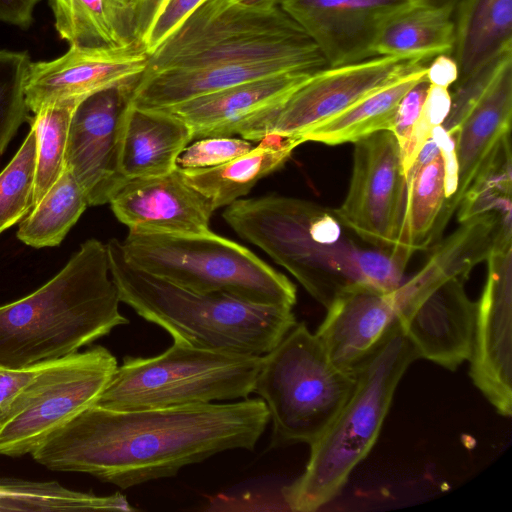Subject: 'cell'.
<instances>
[{
    "label": "cell",
    "mask_w": 512,
    "mask_h": 512,
    "mask_svg": "<svg viewBox=\"0 0 512 512\" xmlns=\"http://www.w3.org/2000/svg\"><path fill=\"white\" fill-rule=\"evenodd\" d=\"M109 204L129 230L148 232H208L215 211L209 199L186 182L178 166L168 174L127 179Z\"/></svg>",
    "instance_id": "obj_18"
},
{
    "label": "cell",
    "mask_w": 512,
    "mask_h": 512,
    "mask_svg": "<svg viewBox=\"0 0 512 512\" xmlns=\"http://www.w3.org/2000/svg\"><path fill=\"white\" fill-rule=\"evenodd\" d=\"M316 331L329 359L342 371L356 375L397 322L390 292L356 287L339 295Z\"/></svg>",
    "instance_id": "obj_20"
},
{
    "label": "cell",
    "mask_w": 512,
    "mask_h": 512,
    "mask_svg": "<svg viewBox=\"0 0 512 512\" xmlns=\"http://www.w3.org/2000/svg\"><path fill=\"white\" fill-rule=\"evenodd\" d=\"M270 421L262 399L141 410L91 405L30 454L40 465L127 489L217 453L253 450Z\"/></svg>",
    "instance_id": "obj_1"
},
{
    "label": "cell",
    "mask_w": 512,
    "mask_h": 512,
    "mask_svg": "<svg viewBox=\"0 0 512 512\" xmlns=\"http://www.w3.org/2000/svg\"><path fill=\"white\" fill-rule=\"evenodd\" d=\"M453 17L449 9L410 3L383 22L374 41V56L431 61L439 54H451Z\"/></svg>",
    "instance_id": "obj_27"
},
{
    "label": "cell",
    "mask_w": 512,
    "mask_h": 512,
    "mask_svg": "<svg viewBox=\"0 0 512 512\" xmlns=\"http://www.w3.org/2000/svg\"><path fill=\"white\" fill-rule=\"evenodd\" d=\"M417 354L398 321L356 372L349 399L312 444L303 474L282 489L288 509L316 511L343 488L353 469L375 444L395 390Z\"/></svg>",
    "instance_id": "obj_6"
},
{
    "label": "cell",
    "mask_w": 512,
    "mask_h": 512,
    "mask_svg": "<svg viewBox=\"0 0 512 512\" xmlns=\"http://www.w3.org/2000/svg\"><path fill=\"white\" fill-rule=\"evenodd\" d=\"M54 26L69 46H121L134 41L131 0H49Z\"/></svg>",
    "instance_id": "obj_28"
},
{
    "label": "cell",
    "mask_w": 512,
    "mask_h": 512,
    "mask_svg": "<svg viewBox=\"0 0 512 512\" xmlns=\"http://www.w3.org/2000/svg\"><path fill=\"white\" fill-rule=\"evenodd\" d=\"M458 67L450 54H439L427 65L426 78L429 84L449 88L458 79Z\"/></svg>",
    "instance_id": "obj_43"
},
{
    "label": "cell",
    "mask_w": 512,
    "mask_h": 512,
    "mask_svg": "<svg viewBox=\"0 0 512 512\" xmlns=\"http://www.w3.org/2000/svg\"><path fill=\"white\" fill-rule=\"evenodd\" d=\"M132 511L120 493L99 496L68 489L55 481L0 479V511Z\"/></svg>",
    "instance_id": "obj_30"
},
{
    "label": "cell",
    "mask_w": 512,
    "mask_h": 512,
    "mask_svg": "<svg viewBox=\"0 0 512 512\" xmlns=\"http://www.w3.org/2000/svg\"><path fill=\"white\" fill-rule=\"evenodd\" d=\"M148 57L139 41L121 46L70 45L55 59L31 63L25 88L27 107L36 113L53 102L80 103L98 91L139 78Z\"/></svg>",
    "instance_id": "obj_16"
},
{
    "label": "cell",
    "mask_w": 512,
    "mask_h": 512,
    "mask_svg": "<svg viewBox=\"0 0 512 512\" xmlns=\"http://www.w3.org/2000/svg\"><path fill=\"white\" fill-rule=\"evenodd\" d=\"M454 14L457 85L512 53V0H460Z\"/></svg>",
    "instance_id": "obj_24"
},
{
    "label": "cell",
    "mask_w": 512,
    "mask_h": 512,
    "mask_svg": "<svg viewBox=\"0 0 512 512\" xmlns=\"http://www.w3.org/2000/svg\"><path fill=\"white\" fill-rule=\"evenodd\" d=\"M206 0H164L139 39L152 54Z\"/></svg>",
    "instance_id": "obj_37"
},
{
    "label": "cell",
    "mask_w": 512,
    "mask_h": 512,
    "mask_svg": "<svg viewBox=\"0 0 512 512\" xmlns=\"http://www.w3.org/2000/svg\"><path fill=\"white\" fill-rule=\"evenodd\" d=\"M106 244L88 239L31 294L0 306V365L57 360L129 323L120 313Z\"/></svg>",
    "instance_id": "obj_4"
},
{
    "label": "cell",
    "mask_w": 512,
    "mask_h": 512,
    "mask_svg": "<svg viewBox=\"0 0 512 512\" xmlns=\"http://www.w3.org/2000/svg\"><path fill=\"white\" fill-rule=\"evenodd\" d=\"M222 217L325 308L356 287L390 292L402 283L406 262L360 246L334 210L315 202L278 194L240 198L226 206Z\"/></svg>",
    "instance_id": "obj_3"
},
{
    "label": "cell",
    "mask_w": 512,
    "mask_h": 512,
    "mask_svg": "<svg viewBox=\"0 0 512 512\" xmlns=\"http://www.w3.org/2000/svg\"><path fill=\"white\" fill-rule=\"evenodd\" d=\"M319 49L327 66L375 57L373 45L383 22L407 0H279Z\"/></svg>",
    "instance_id": "obj_17"
},
{
    "label": "cell",
    "mask_w": 512,
    "mask_h": 512,
    "mask_svg": "<svg viewBox=\"0 0 512 512\" xmlns=\"http://www.w3.org/2000/svg\"><path fill=\"white\" fill-rule=\"evenodd\" d=\"M50 362L45 361L20 368L0 365V422L16 396Z\"/></svg>",
    "instance_id": "obj_39"
},
{
    "label": "cell",
    "mask_w": 512,
    "mask_h": 512,
    "mask_svg": "<svg viewBox=\"0 0 512 512\" xmlns=\"http://www.w3.org/2000/svg\"><path fill=\"white\" fill-rule=\"evenodd\" d=\"M31 63L26 51L0 49V155L28 117L25 88Z\"/></svg>",
    "instance_id": "obj_35"
},
{
    "label": "cell",
    "mask_w": 512,
    "mask_h": 512,
    "mask_svg": "<svg viewBox=\"0 0 512 512\" xmlns=\"http://www.w3.org/2000/svg\"><path fill=\"white\" fill-rule=\"evenodd\" d=\"M327 66L276 0H206L152 54L131 104L164 109L237 84Z\"/></svg>",
    "instance_id": "obj_2"
},
{
    "label": "cell",
    "mask_w": 512,
    "mask_h": 512,
    "mask_svg": "<svg viewBox=\"0 0 512 512\" xmlns=\"http://www.w3.org/2000/svg\"><path fill=\"white\" fill-rule=\"evenodd\" d=\"M276 1L278 2L279 0H276Z\"/></svg>",
    "instance_id": "obj_46"
},
{
    "label": "cell",
    "mask_w": 512,
    "mask_h": 512,
    "mask_svg": "<svg viewBox=\"0 0 512 512\" xmlns=\"http://www.w3.org/2000/svg\"><path fill=\"white\" fill-rule=\"evenodd\" d=\"M512 118V53L497 64L490 79L467 110L455 135L458 186L446 201L441 233L481 167L502 138L510 133Z\"/></svg>",
    "instance_id": "obj_21"
},
{
    "label": "cell",
    "mask_w": 512,
    "mask_h": 512,
    "mask_svg": "<svg viewBox=\"0 0 512 512\" xmlns=\"http://www.w3.org/2000/svg\"><path fill=\"white\" fill-rule=\"evenodd\" d=\"M41 0H0V22L27 29L33 22L35 6Z\"/></svg>",
    "instance_id": "obj_42"
},
{
    "label": "cell",
    "mask_w": 512,
    "mask_h": 512,
    "mask_svg": "<svg viewBox=\"0 0 512 512\" xmlns=\"http://www.w3.org/2000/svg\"><path fill=\"white\" fill-rule=\"evenodd\" d=\"M411 4L423 5L455 11L460 0H407Z\"/></svg>",
    "instance_id": "obj_45"
},
{
    "label": "cell",
    "mask_w": 512,
    "mask_h": 512,
    "mask_svg": "<svg viewBox=\"0 0 512 512\" xmlns=\"http://www.w3.org/2000/svg\"><path fill=\"white\" fill-rule=\"evenodd\" d=\"M87 206L83 189L65 169L20 221L17 237L34 248L58 246Z\"/></svg>",
    "instance_id": "obj_31"
},
{
    "label": "cell",
    "mask_w": 512,
    "mask_h": 512,
    "mask_svg": "<svg viewBox=\"0 0 512 512\" xmlns=\"http://www.w3.org/2000/svg\"><path fill=\"white\" fill-rule=\"evenodd\" d=\"M399 232L393 254L408 263L411 256L441 235L439 224L447 200L441 154L425 164L413 162L406 175Z\"/></svg>",
    "instance_id": "obj_26"
},
{
    "label": "cell",
    "mask_w": 512,
    "mask_h": 512,
    "mask_svg": "<svg viewBox=\"0 0 512 512\" xmlns=\"http://www.w3.org/2000/svg\"><path fill=\"white\" fill-rule=\"evenodd\" d=\"M451 107V92L448 88L429 84L418 122L433 130L443 125Z\"/></svg>",
    "instance_id": "obj_40"
},
{
    "label": "cell",
    "mask_w": 512,
    "mask_h": 512,
    "mask_svg": "<svg viewBox=\"0 0 512 512\" xmlns=\"http://www.w3.org/2000/svg\"><path fill=\"white\" fill-rule=\"evenodd\" d=\"M36 172V133L30 130L9 164L0 173V234L20 222L32 209Z\"/></svg>",
    "instance_id": "obj_34"
},
{
    "label": "cell",
    "mask_w": 512,
    "mask_h": 512,
    "mask_svg": "<svg viewBox=\"0 0 512 512\" xmlns=\"http://www.w3.org/2000/svg\"><path fill=\"white\" fill-rule=\"evenodd\" d=\"M138 35H142L164 0H131Z\"/></svg>",
    "instance_id": "obj_44"
},
{
    "label": "cell",
    "mask_w": 512,
    "mask_h": 512,
    "mask_svg": "<svg viewBox=\"0 0 512 512\" xmlns=\"http://www.w3.org/2000/svg\"><path fill=\"white\" fill-rule=\"evenodd\" d=\"M459 223L436 246L422 268L393 290L401 312L451 279L465 281L477 264L486 261L499 245L512 240L511 215L486 212Z\"/></svg>",
    "instance_id": "obj_22"
},
{
    "label": "cell",
    "mask_w": 512,
    "mask_h": 512,
    "mask_svg": "<svg viewBox=\"0 0 512 512\" xmlns=\"http://www.w3.org/2000/svg\"><path fill=\"white\" fill-rule=\"evenodd\" d=\"M137 80L86 97L72 115L65 169L83 189L89 206L109 203L127 180L120 169V154L126 112Z\"/></svg>",
    "instance_id": "obj_12"
},
{
    "label": "cell",
    "mask_w": 512,
    "mask_h": 512,
    "mask_svg": "<svg viewBox=\"0 0 512 512\" xmlns=\"http://www.w3.org/2000/svg\"><path fill=\"white\" fill-rule=\"evenodd\" d=\"M78 104L73 101L53 102L42 106L34 113L35 116L31 120L36 133L33 207L65 170L68 131Z\"/></svg>",
    "instance_id": "obj_32"
},
{
    "label": "cell",
    "mask_w": 512,
    "mask_h": 512,
    "mask_svg": "<svg viewBox=\"0 0 512 512\" xmlns=\"http://www.w3.org/2000/svg\"><path fill=\"white\" fill-rule=\"evenodd\" d=\"M430 61L376 56L325 67L299 87L272 121L267 134L301 137L319 123Z\"/></svg>",
    "instance_id": "obj_13"
},
{
    "label": "cell",
    "mask_w": 512,
    "mask_h": 512,
    "mask_svg": "<svg viewBox=\"0 0 512 512\" xmlns=\"http://www.w3.org/2000/svg\"><path fill=\"white\" fill-rule=\"evenodd\" d=\"M192 140L190 128L179 118L164 110L130 104L122 136L121 172L126 179L168 174Z\"/></svg>",
    "instance_id": "obj_23"
},
{
    "label": "cell",
    "mask_w": 512,
    "mask_h": 512,
    "mask_svg": "<svg viewBox=\"0 0 512 512\" xmlns=\"http://www.w3.org/2000/svg\"><path fill=\"white\" fill-rule=\"evenodd\" d=\"M117 366L115 356L102 346L51 361L21 390L0 422V454H30L96 402Z\"/></svg>",
    "instance_id": "obj_10"
},
{
    "label": "cell",
    "mask_w": 512,
    "mask_h": 512,
    "mask_svg": "<svg viewBox=\"0 0 512 512\" xmlns=\"http://www.w3.org/2000/svg\"><path fill=\"white\" fill-rule=\"evenodd\" d=\"M428 86L427 78L422 80L406 93L398 105L391 132L396 137L400 151L406 145L420 116Z\"/></svg>",
    "instance_id": "obj_38"
},
{
    "label": "cell",
    "mask_w": 512,
    "mask_h": 512,
    "mask_svg": "<svg viewBox=\"0 0 512 512\" xmlns=\"http://www.w3.org/2000/svg\"><path fill=\"white\" fill-rule=\"evenodd\" d=\"M261 362L258 355L174 342L154 357H125L94 404L141 410L245 399L253 393Z\"/></svg>",
    "instance_id": "obj_9"
},
{
    "label": "cell",
    "mask_w": 512,
    "mask_h": 512,
    "mask_svg": "<svg viewBox=\"0 0 512 512\" xmlns=\"http://www.w3.org/2000/svg\"><path fill=\"white\" fill-rule=\"evenodd\" d=\"M406 187L394 134L383 130L354 142L353 168L343 203L334 212L372 247L392 253L399 232Z\"/></svg>",
    "instance_id": "obj_11"
},
{
    "label": "cell",
    "mask_w": 512,
    "mask_h": 512,
    "mask_svg": "<svg viewBox=\"0 0 512 512\" xmlns=\"http://www.w3.org/2000/svg\"><path fill=\"white\" fill-rule=\"evenodd\" d=\"M431 138L439 147L445 171V191L447 200L456 193L458 186V162L455 135L449 134L442 125L433 129Z\"/></svg>",
    "instance_id": "obj_41"
},
{
    "label": "cell",
    "mask_w": 512,
    "mask_h": 512,
    "mask_svg": "<svg viewBox=\"0 0 512 512\" xmlns=\"http://www.w3.org/2000/svg\"><path fill=\"white\" fill-rule=\"evenodd\" d=\"M300 144L296 138L267 134L256 147L225 164L179 168L186 182L209 199L216 210L247 195L260 179L280 169Z\"/></svg>",
    "instance_id": "obj_25"
},
{
    "label": "cell",
    "mask_w": 512,
    "mask_h": 512,
    "mask_svg": "<svg viewBox=\"0 0 512 512\" xmlns=\"http://www.w3.org/2000/svg\"><path fill=\"white\" fill-rule=\"evenodd\" d=\"M313 73L296 71L260 78L160 110L185 122L193 140L240 135L260 141L289 97Z\"/></svg>",
    "instance_id": "obj_14"
},
{
    "label": "cell",
    "mask_w": 512,
    "mask_h": 512,
    "mask_svg": "<svg viewBox=\"0 0 512 512\" xmlns=\"http://www.w3.org/2000/svg\"><path fill=\"white\" fill-rule=\"evenodd\" d=\"M512 240L499 245L486 260V282L478 302L470 376L496 411L512 412L511 314Z\"/></svg>",
    "instance_id": "obj_15"
},
{
    "label": "cell",
    "mask_w": 512,
    "mask_h": 512,
    "mask_svg": "<svg viewBox=\"0 0 512 512\" xmlns=\"http://www.w3.org/2000/svg\"><path fill=\"white\" fill-rule=\"evenodd\" d=\"M121 302L190 347L262 356L296 325L292 307L250 302L225 292L193 291L145 272L124 257L121 241L106 244Z\"/></svg>",
    "instance_id": "obj_5"
},
{
    "label": "cell",
    "mask_w": 512,
    "mask_h": 512,
    "mask_svg": "<svg viewBox=\"0 0 512 512\" xmlns=\"http://www.w3.org/2000/svg\"><path fill=\"white\" fill-rule=\"evenodd\" d=\"M511 144L506 134L474 178L457 211L461 222L473 215L498 212L511 215Z\"/></svg>",
    "instance_id": "obj_33"
},
{
    "label": "cell",
    "mask_w": 512,
    "mask_h": 512,
    "mask_svg": "<svg viewBox=\"0 0 512 512\" xmlns=\"http://www.w3.org/2000/svg\"><path fill=\"white\" fill-rule=\"evenodd\" d=\"M133 266L198 292H225L244 300L292 307L296 287L251 250L211 230L166 233L129 230L121 241Z\"/></svg>",
    "instance_id": "obj_7"
},
{
    "label": "cell",
    "mask_w": 512,
    "mask_h": 512,
    "mask_svg": "<svg viewBox=\"0 0 512 512\" xmlns=\"http://www.w3.org/2000/svg\"><path fill=\"white\" fill-rule=\"evenodd\" d=\"M427 65L419 66L319 123L301 137L302 142L339 145L354 143L379 131H391L400 101L416 84L426 79Z\"/></svg>",
    "instance_id": "obj_29"
},
{
    "label": "cell",
    "mask_w": 512,
    "mask_h": 512,
    "mask_svg": "<svg viewBox=\"0 0 512 512\" xmlns=\"http://www.w3.org/2000/svg\"><path fill=\"white\" fill-rule=\"evenodd\" d=\"M464 280L451 279L398 316L402 332L418 359L456 370L471 358L476 302L464 289Z\"/></svg>",
    "instance_id": "obj_19"
},
{
    "label": "cell",
    "mask_w": 512,
    "mask_h": 512,
    "mask_svg": "<svg viewBox=\"0 0 512 512\" xmlns=\"http://www.w3.org/2000/svg\"><path fill=\"white\" fill-rule=\"evenodd\" d=\"M253 148L250 141L232 136L198 139L182 151L177 166L182 169H204L225 164Z\"/></svg>",
    "instance_id": "obj_36"
},
{
    "label": "cell",
    "mask_w": 512,
    "mask_h": 512,
    "mask_svg": "<svg viewBox=\"0 0 512 512\" xmlns=\"http://www.w3.org/2000/svg\"><path fill=\"white\" fill-rule=\"evenodd\" d=\"M356 384L329 359L322 343L300 322L262 355L254 390L265 402L270 448L312 444L331 425Z\"/></svg>",
    "instance_id": "obj_8"
}]
</instances>
